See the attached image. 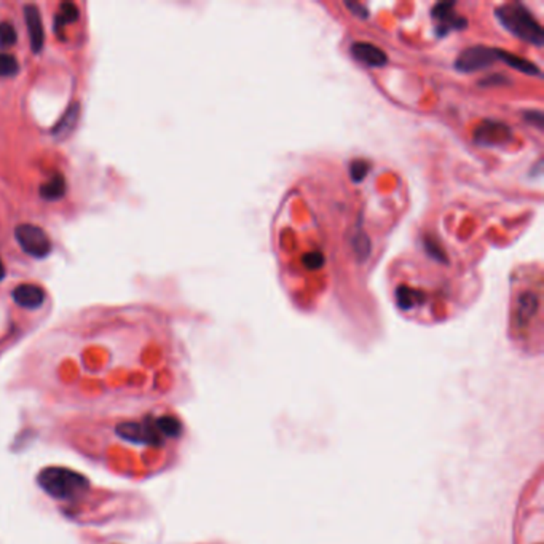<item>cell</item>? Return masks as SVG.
<instances>
[{"label":"cell","instance_id":"6da1fadb","mask_svg":"<svg viewBox=\"0 0 544 544\" xmlns=\"http://www.w3.org/2000/svg\"><path fill=\"white\" fill-rule=\"evenodd\" d=\"M37 484L47 495L58 499H72L90 489L83 474L61 466H48L37 476Z\"/></svg>","mask_w":544,"mask_h":544},{"label":"cell","instance_id":"7a4b0ae2","mask_svg":"<svg viewBox=\"0 0 544 544\" xmlns=\"http://www.w3.org/2000/svg\"><path fill=\"white\" fill-rule=\"evenodd\" d=\"M498 21L503 24L504 29H508L517 39L525 40L533 45H543V29L540 23L535 20V16L530 13L528 8H525L522 4H504L497 8Z\"/></svg>","mask_w":544,"mask_h":544},{"label":"cell","instance_id":"3957f363","mask_svg":"<svg viewBox=\"0 0 544 544\" xmlns=\"http://www.w3.org/2000/svg\"><path fill=\"white\" fill-rule=\"evenodd\" d=\"M15 238L18 245L30 257L45 259L52 253V241L45 230L34 224H20L15 228Z\"/></svg>","mask_w":544,"mask_h":544},{"label":"cell","instance_id":"277c9868","mask_svg":"<svg viewBox=\"0 0 544 544\" xmlns=\"http://www.w3.org/2000/svg\"><path fill=\"white\" fill-rule=\"evenodd\" d=\"M498 52L499 48H490L482 45L470 47L463 50L458 58H456L455 69L463 74L478 72L480 69L489 67L493 62L498 61Z\"/></svg>","mask_w":544,"mask_h":544},{"label":"cell","instance_id":"5b68a950","mask_svg":"<svg viewBox=\"0 0 544 544\" xmlns=\"http://www.w3.org/2000/svg\"><path fill=\"white\" fill-rule=\"evenodd\" d=\"M115 433L125 441L136 442V444H149V446H160L163 442V436L155 427V422H125L115 428Z\"/></svg>","mask_w":544,"mask_h":544},{"label":"cell","instance_id":"8992f818","mask_svg":"<svg viewBox=\"0 0 544 544\" xmlns=\"http://www.w3.org/2000/svg\"><path fill=\"white\" fill-rule=\"evenodd\" d=\"M24 21H26L28 26L33 53L39 54L43 50V45H45V29H43L42 15L37 5H26L24 7Z\"/></svg>","mask_w":544,"mask_h":544},{"label":"cell","instance_id":"52a82bcc","mask_svg":"<svg viewBox=\"0 0 544 544\" xmlns=\"http://www.w3.org/2000/svg\"><path fill=\"white\" fill-rule=\"evenodd\" d=\"M11 299L15 300V303H18L23 308L28 310H37L40 308L45 302L47 294L43 291V287L33 284V283H24L16 286L13 291H11Z\"/></svg>","mask_w":544,"mask_h":544},{"label":"cell","instance_id":"ba28073f","mask_svg":"<svg viewBox=\"0 0 544 544\" xmlns=\"http://www.w3.org/2000/svg\"><path fill=\"white\" fill-rule=\"evenodd\" d=\"M352 56L361 64L369 67H383L388 62V56L383 50L366 42H356L352 45Z\"/></svg>","mask_w":544,"mask_h":544},{"label":"cell","instance_id":"9c48e42d","mask_svg":"<svg viewBox=\"0 0 544 544\" xmlns=\"http://www.w3.org/2000/svg\"><path fill=\"white\" fill-rule=\"evenodd\" d=\"M431 13H433L436 20L439 21V24H437V29H439L437 30V34L439 35H446L453 29L465 28L466 24L465 18L456 16V13L453 11V4H437Z\"/></svg>","mask_w":544,"mask_h":544},{"label":"cell","instance_id":"30bf717a","mask_svg":"<svg viewBox=\"0 0 544 544\" xmlns=\"http://www.w3.org/2000/svg\"><path fill=\"white\" fill-rule=\"evenodd\" d=\"M508 137L509 128L497 122H485L476 131V141L482 146H495L498 142H504Z\"/></svg>","mask_w":544,"mask_h":544},{"label":"cell","instance_id":"8fae6325","mask_svg":"<svg viewBox=\"0 0 544 544\" xmlns=\"http://www.w3.org/2000/svg\"><path fill=\"white\" fill-rule=\"evenodd\" d=\"M66 189L67 185H66L64 176L59 173H56L47 180V183H43L40 185L39 192H40V197L43 199H47V202H56V199H61L66 195Z\"/></svg>","mask_w":544,"mask_h":544},{"label":"cell","instance_id":"7c38bea8","mask_svg":"<svg viewBox=\"0 0 544 544\" xmlns=\"http://www.w3.org/2000/svg\"><path fill=\"white\" fill-rule=\"evenodd\" d=\"M498 59L503 61L504 64H508L509 67L516 69V71H521L522 74H527V75H540L541 74L540 69H538L531 61L523 59V58H521V56L512 54L509 52H504V50H499L498 52Z\"/></svg>","mask_w":544,"mask_h":544},{"label":"cell","instance_id":"4fadbf2b","mask_svg":"<svg viewBox=\"0 0 544 544\" xmlns=\"http://www.w3.org/2000/svg\"><path fill=\"white\" fill-rule=\"evenodd\" d=\"M538 297L535 296V292H523L519 297V306H517V318H519V324H523L525 321H528L531 316H533L538 311Z\"/></svg>","mask_w":544,"mask_h":544},{"label":"cell","instance_id":"5bb4252c","mask_svg":"<svg viewBox=\"0 0 544 544\" xmlns=\"http://www.w3.org/2000/svg\"><path fill=\"white\" fill-rule=\"evenodd\" d=\"M79 104H72L71 108L67 109V112L64 114V117L61 118L59 123L56 125L53 133L58 136V137H64L69 134V131H72L75 123H77V118H79Z\"/></svg>","mask_w":544,"mask_h":544},{"label":"cell","instance_id":"9a60e30c","mask_svg":"<svg viewBox=\"0 0 544 544\" xmlns=\"http://www.w3.org/2000/svg\"><path fill=\"white\" fill-rule=\"evenodd\" d=\"M155 427H157L161 436L166 437H179L180 431H183V424H180L176 417L171 415H163L157 418V420H155Z\"/></svg>","mask_w":544,"mask_h":544},{"label":"cell","instance_id":"2e32d148","mask_svg":"<svg viewBox=\"0 0 544 544\" xmlns=\"http://www.w3.org/2000/svg\"><path fill=\"white\" fill-rule=\"evenodd\" d=\"M79 16H80V11L77 7H75V4L72 2L61 4L58 16H56V30L67 26V24L75 23L79 20Z\"/></svg>","mask_w":544,"mask_h":544},{"label":"cell","instance_id":"e0dca14e","mask_svg":"<svg viewBox=\"0 0 544 544\" xmlns=\"http://www.w3.org/2000/svg\"><path fill=\"white\" fill-rule=\"evenodd\" d=\"M20 72V62L11 53L0 52V77H15Z\"/></svg>","mask_w":544,"mask_h":544},{"label":"cell","instance_id":"ac0fdd59","mask_svg":"<svg viewBox=\"0 0 544 544\" xmlns=\"http://www.w3.org/2000/svg\"><path fill=\"white\" fill-rule=\"evenodd\" d=\"M18 42V33L11 23H0V50L11 48Z\"/></svg>","mask_w":544,"mask_h":544},{"label":"cell","instance_id":"d6986e66","mask_svg":"<svg viewBox=\"0 0 544 544\" xmlns=\"http://www.w3.org/2000/svg\"><path fill=\"white\" fill-rule=\"evenodd\" d=\"M367 171H369V165L364 160H354L353 163L349 165V176H352L354 183H361V180L366 178Z\"/></svg>","mask_w":544,"mask_h":544},{"label":"cell","instance_id":"ffe728a7","mask_svg":"<svg viewBox=\"0 0 544 544\" xmlns=\"http://www.w3.org/2000/svg\"><path fill=\"white\" fill-rule=\"evenodd\" d=\"M353 248H354V253L359 255V257H367L369 251H371V243H369V238L367 235L364 233H359L356 238L353 240Z\"/></svg>","mask_w":544,"mask_h":544},{"label":"cell","instance_id":"44dd1931","mask_svg":"<svg viewBox=\"0 0 544 544\" xmlns=\"http://www.w3.org/2000/svg\"><path fill=\"white\" fill-rule=\"evenodd\" d=\"M303 264L308 268H320L324 265V257L321 253H311L303 257Z\"/></svg>","mask_w":544,"mask_h":544},{"label":"cell","instance_id":"7402d4cb","mask_svg":"<svg viewBox=\"0 0 544 544\" xmlns=\"http://www.w3.org/2000/svg\"><path fill=\"white\" fill-rule=\"evenodd\" d=\"M345 5H347L349 10L353 11L354 15H359L361 18H366L367 16V10L362 7V5H359V4H345Z\"/></svg>","mask_w":544,"mask_h":544},{"label":"cell","instance_id":"603a6c76","mask_svg":"<svg viewBox=\"0 0 544 544\" xmlns=\"http://www.w3.org/2000/svg\"><path fill=\"white\" fill-rule=\"evenodd\" d=\"M5 274H7V270H5V265H4V262H2V259H0V281H4Z\"/></svg>","mask_w":544,"mask_h":544}]
</instances>
